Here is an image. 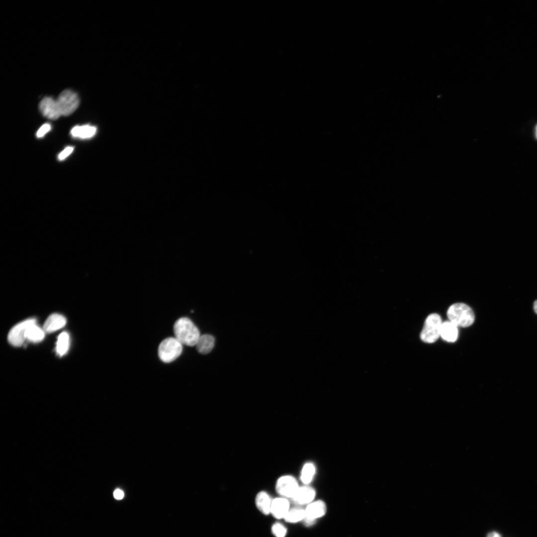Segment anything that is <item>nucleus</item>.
Wrapping results in <instances>:
<instances>
[{
    "mask_svg": "<svg viewBox=\"0 0 537 537\" xmlns=\"http://www.w3.org/2000/svg\"><path fill=\"white\" fill-rule=\"evenodd\" d=\"M215 339L213 336L209 334L200 335L195 346L197 351L201 354L210 353L214 346Z\"/></svg>",
    "mask_w": 537,
    "mask_h": 537,
    "instance_id": "obj_15",
    "label": "nucleus"
},
{
    "mask_svg": "<svg viewBox=\"0 0 537 537\" xmlns=\"http://www.w3.org/2000/svg\"><path fill=\"white\" fill-rule=\"evenodd\" d=\"M50 129L51 126L50 124L48 123L43 124L37 131L36 133V136L38 138L42 137Z\"/></svg>",
    "mask_w": 537,
    "mask_h": 537,
    "instance_id": "obj_22",
    "label": "nucleus"
},
{
    "mask_svg": "<svg viewBox=\"0 0 537 537\" xmlns=\"http://www.w3.org/2000/svg\"><path fill=\"white\" fill-rule=\"evenodd\" d=\"M66 323V319L63 315L53 314L46 320L43 330L47 333H52L63 328Z\"/></svg>",
    "mask_w": 537,
    "mask_h": 537,
    "instance_id": "obj_12",
    "label": "nucleus"
},
{
    "mask_svg": "<svg viewBox=\"0 0 537 537\" xmlns=\"http://www.w3.org/2000/svg\"><path fill=\"white\" fill-rule=\"evenodd\" d=\"M39 109L49 119L56 120L61 115L56 99L50 96H45L40 101Z\"/></svg>",
    "mask_w": 537,
    "mask_h": 537,
    "instance_id": "obj_9",
    "label": "nucleus"
},
{
    "mask_svg": "<svg viewBox=\"0 0 537 537\" xmlns=\"http://www.w3.org/2000/svg\"><path fill=\"white\" fill-rule=\"evenodd\" d=\"M272 500L267 492L262 491L259 492L256 495L255 503L259 511L263 514L267 515L270 513Z\"/></svg>",
    "mask_w": 537,
    "mask_h": 537,
    "instance_id": "obj_14",
    "label": "nucleus"
},
{
    "mask_svg": "<svg viewBox=\"0 0 537 537\" xmlns=\"http://www.w3.org/2000/svg\"><path fill=\"white\" fill-rule=\"evenodd\" d=\"M315 494V490L311 487H299L291 499L296 505H303L310 503L314 499Z\"/></svg>",
    "mask_w": 537,
    "mask_h": 537,
    "instance_id": "obj_10",
    "label": "nucleus"
},
{
    "mask_svg": "<svg viewBox=\"0 0 537 537\" xmlns=\"http://www.w3.org/2000/svg\"><path fill=\"white\" fill-rule=\"evenodd\" d=\"M271 532L275 537H285L287 530L281 523L276 522L271 527Z\"/></svg>",
    "mask_w": 537,
    "mask_h": 537,
    "instance_id": "obj_21",
    "label": "nucleus"
},
{
    "mask_svg": "<svg viewBox=\"0 0 537 537\" xmlns=\"http://www.w3.org/2000/svg\"><path fill=\"white\" fill-rule=\"evenodd\" d=\"M289 509V502L286 498H275L272 500L270 513L274 518L280 519L284 518Z\"/></svg>",
    "mask_w": 537,
    "mask_h": 537,
    "instance_id": "obj_11",
    "label": "nucleus"
},
{
    "mask_svg": "<svg viewBox=\"0 0 537 537\" xmlns=\"http://www.w3.org/2000/svg\"><path fill=\"white\" fill-rule=\"evenodd\" d=\"M175 337L182 345L195 346L200 334L198 328L187 317L178 319L173 327Z\"/></svg>",
    "mask_w": 537,
    "mask_h": 537,
    "instance_id": "obj_1",
    "label": "nucleus"
},
{
    "mask_svg": "<svg viewBox=\"0 0 537 537\" xmlns=\"http://www.w3.org/2000/svg\"><path fill=\"white\" fill-rule=\"evenodd\" d=\"M457 326L450 321L442 323L440 336L448 342H454L458 337Z\"/></svg>",
    "mask_w": 537,
    "mask_h": 537,
    "instance_id": "obj_13",
    "label": "nucleus"
},
{
    "mask_svg": "<svg viewBox=\"0 0 537 537\" xmlns=\"http://www.w3.org/2000/svg\"><path fill=\"white\" fill-rule=\"evenodd\" d=\"M44 332V330L36 325V322H34L27 328L25 332V337L30 341L38 342L43 339L45 336Z\"/></svg>",
    "mask_w": 537,
    "mask_h": 537,
    "instance_id": "obj_17",
    "label": "nucleus"
},
{
    "mask_svg": "<svg viewBox=\"0 0 537 537\" xmlns=\"http://www.w3.org/2000/svg\"></svg>",
    "mask_w": 537,
    "mask_h": 537,
    "instance_id": "obj_27",
    "label": "nucleus"
},
{
    "mask_svg": "<svg viewBox=\"0 0 537 537\" xmlns=\"http://www.w3.org/2000/svg\"><path fill=\"white\" fill-rule=\"evenodd\" d=\"M487 537H501L499 533H498L497 532H491V533H489L487 535Z\"/></svg>",
    "mask_w": 537,
    "mask_h": 537,
    "instance_id": "obj_25",
    "label": "nucleus"
},
{
    "mask_svg": "<svg viewBox=\"0 0 537 537\" xmlns=\"http://www.w3.org/2000/svg\"><path fill=\"white\" fill-rule=\"evenodd\" d=\"M61 115L69 116L78 107L80 99L76 92L71 90L62 91L56 99Z\"/></svg>",
    "mask_w": 537,
    "mask_h": 537,
    "instance_id": "obj_5",
    "label": "nucleus"
},
{
    "mask_svg": "<svg viewBox=\"0 0 537 537\" xmlns=\"http://www.w3.org/2000/svg\"><path fill=\"white\" fill-rule=\"evenodd\" d=\"M447 316L449 321L457 327L470 326L475 320L472 309L463 303H456L450 305L447 311Z\"/></svg>",
    "mask_w": 537,
    "mask_h": 537,
    "instance_id": "obj_2",
    "label": "nucleus"
},
{
    "mask_svg": "<svg viewBox=\"0 0 537 537\" xmlns=\"http://www.w3.org/2000/svg\"><path fill=\"white\" fill-rule=\"evenodd\" d=\"M96 128L90 125L76 126L71 131V135L74 137L81 139H88L92 137L96 133Z\"/></svg>",
    "mask_w": 537,
    "mask_h": 537,
    "instance_id": "obj_16",
    "label": "nucleus"
},
{
    "mask_svg": "<svg viewBox=\"0 0 537 537\" xmlns=\"http://www.w3.org/2000/svg\"><path fill=\"white\" fill-rule=\"evenodd\" d=\"M298 487L295 478L290 475L281 476L277 479L275 484V489L277 493L281 497L286 498H291Z\"/></svg>",
    "mask_w": 537,
    "mask_h": 537,
    "instance_id": "obj_6",
    "label": "nucleus"
},
{
    "mask_svg": "<svg viewBox=\"0 0 537 537\" xmlns=\"http://www.w3.org/2000/svg\"><path fill=\"white\" fill-rule=\"evenodd\" d=\"M182 344L175 337H168L160 344L158 353L163 362L169 363L177 359L181 354Z\"/></svg>",
    "mask_w": 537,
    "mask_h": 537,
    "instance_id": "obj_3",
    "label": "nucleus"
},
{
    "mask_svg": "<svg viewBox=\"0 0 537 537\" xmlns=\"http://www.w3.org/2000/svg\"><path fill=\"white\" fill-rule=\"evenodd\" d=\"M74 148L73 147H67L62 152H61L58 156V159L61 161L64 160L67 158L71 153L73 152Z\"/></svg>",
    "mask_w": 537,
    "mask_h": 537,
    "instance_id": "obj_23",
    "label": "nucleus"
},
{
    "mask_svg": "<svg viewBox=\"0 0 537 537\" xmlns=\"http://www.w3.org/2000/svg\"><path fill=\"white\" fill-rule=\"evenodd\" d=\"M305 516V510L300 507H294L289 509L283 519L287 522L295 523L304 520Z\"/></svg>",
    "mask_w": 537,
    "mask_h": 537,
    "instance_id": "obj_18",
    "label": "nucleus"
},
{
    "mask_svg": "<svg viewBox=\"0 0 537 537\" xmlns=\"http://www.w3.org/2000/svg\"><path fill=\"white\" fill-rule=\"evenodd\" d=\"M315 471V466L312 463H307L303 467L300 479L305 484H309L312 480Z\"/></svg>",
    "mask_w": 537,
    "mask_h": 537,
    "instance_id": "obj_20",
    "label": "nucleus"
},
{
    "mask_svg": "<svg viewBox=\"0 0 537 537\" xmlns=\"http://www.w3.org/2000/svg\"><path fill=\"white\" fill-rule=\"evenodd\" d=\"M326 512V504L322 501L318 500L309 504L305 510V524L307 526L313 525L316 519L324 516Z\"/></svg>",
    "mask_w": 537,
    "mask_h": 537,
    "instance_id": "obj_8",
    "label": "nucleus"
},
{
    "mask_svg": "<svg viewBox=\"0 0 537 537\" xmlns=\"http://www.w3.org/2000/svg\"><path fill=\"white\" fill-rule=\"evenodd\" d=\"M114 497L117 500H121L124 497V493L120 489H116L113 492Z\"/></svg>",
    "mask_w": 537,
    "mask_h": 537,
    "instance_id": "obj_24",
    "label": "nucleus"
},
{
    "mask_svg": "<svg viewBox=\"0 0 537 537\" xmlns=\"http://www.w3.org/2000/svg\"><path fill=\"white\" fill-rule=\"evenodd\" d=\"M442 323L439 314H430L427 317L420 333L421 340L427 343L435 342L440 336Z\"/></svg>",
    "mask_w": 537,
    "mask_h": 537,
    "instance_id": "obj_4",
    "label": "nucleus"
},
{
    "mask_svg": "<svg viewBox=\"0 0 537 537\" xmlns=\"http://www.w3.org/2000/svg\"><path fill=\"white\" fill-rule=\"evenodd\" d=\"M534 309L535 312L537 314V300H536L534 303Z\"/></svg>",
    "mask_w": 537,
    "mask_h": 537,
    "instance_id": "obj_26",
    "label": "nucleus"
},
{
    "mask_svg": "<svg viewBox=\"0 0 537 537\" xmlns=\"http://www.w3.org/2000/svg\"><path fill=\"white\" fill-rule=\"evenodd\" d=\"M69 346V336L68 334L64 332L58 337L56 344V352L60 356L64 355L67 352Z\"/></svg>",
    "mask_w": 537,
    "mask_h": 537,
    "instance_id": "obj_19",
    "label": "nucleus"
},
{
    "mask_svg": "<svg viewBox=\"0 0 537 537\" xmlns=\"http://www.w3.org/2000/svg\"><path fill=\"white\" fill-rule=\"evenodd\" d=\"M36 322V319L31 318L14 326L10 330L8 335V340L9 343L15 347L21 346L26 339L25 332L27 328Z\"/></svg>",
    "mask_w": 537,
    "mask_h": 537,
    "instance_id": "obj_7",
    "label": "nucleus"
}]
</instances>
